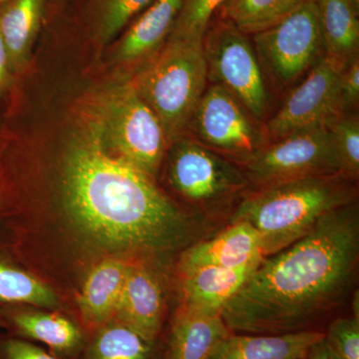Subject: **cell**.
I'll use <instances>...</instances> for the list:
<instances>
[{
    "label": "cell",
    "instance_id": "1",
    "mask_svg": "<svg viewBox=\"0 0 359 359\" xmlns=\"http://www.w3.org/2000/svg\"><path fill=\"white\" fill-rule=\"evenodd\" d=\"M358 263L356 201L327 212L308 235L264 257L222 318L231 332L242 334L309 330L348 299Z\"/></svg>",
    "mask_w": 359,
    "mask_h": 359
},
{
    "label": "cell",
    "instance_id": "2",
    "mask_svg": "<svg viewBox=\"0 0 359 359\" xmlns=\"http://www.w3.org/2000/svg\"><path fill=\"white\" fill-rule=\"evenodd\" d=\"M62 194L73 223L98 244L159 254L187 249L201 235L196 219L154 178L109 152L88 122L66 154Z\"/></svg>",
    "mask_w": 359,
    "mask_h": 359
},
{
    "label": "cell",
    "instance_id": "3",
    "mask_svg": "<svg viewBox=\"0 0 359 359\" xmlns=\"http://www.w3.org/2000/svg\"><path fill=\"white\" fill-rule=\"evenodd\" d=\"M358 183L340 175L309 177L248 191L231 217L259 235L264 257L294 244L337 208L356 202Z\"/></svg>",
    "mask_w": 359,
    "mask_h": 359
},
{
    "label": "cell",
    "instance_id": "4",
    "mask_svg": "<svg viewBox=\"0 0 359 359\" xmlns=\"http://www.w3.org/2000/svg\"><path fill=\"white\" fill-rule=\"evenodd\" d=\"M131 77L138 93L159 118L169 145L186 136L209 83L202 43L169 37Z\"/></svg>",
    "mask_w": 359,
    "mask_h": 359
},
{
    "label": "cell",
    "instance_id": "5",
    "mask_svg": "<svg viewBox=\"0 0 359 359\" xmlns=\"http://www.w3.org/2000/svg\"><path fill=\"white\" fill-rule=\"evenodd\" d=\"M88 124L109 152L155 178L169 147L159 118L126 77L104 92Z\"/></svg>",
    "mask_w": 359,
    "mask_h": 359
},
{
    "label": "cell",
    "instance_id": "6",
    "mask_svg": "<svg viewBox=\"0 0 359 359\" xmlns=\"http://www.w3.org/2000/svg\"><path fill=\"white\" fill-rule=\"evenodd\" d=\"M208 81L226 89L257 121H266L271 95L249 35L229 21L212 20L202 40Z\"/></svg>",
    "mask_w": 359,
    "mask_h": 359
},
{
    "label": "cell",
    "instance_id": "7",
    "mask_svg": "<svg viewBox=\"0 0 359 359\" xmlns=\"http://www.w3.org/2000/svg\"><path fill=\"white\" fill-rule=\"evenodd\" d=\"M167 152L170 184L202 212L222 209L249 191L242 168L193 138L180 137Z\"/></svg>",
    "mask_w": 359,
    "mask_h": 359
},
{
    "label": "cell",
    "instance_id": "8",
    "mask_svg": "<svg viewBox=\"0 0 359 359\" xmlns=\"http://www.w3.org/2000/svg\"><path fill=\"white\" fill-rule=\"evenodd\" d=\"M252 45L273 83H294L325 57L316 2L306 0L275 25L252 35Z\"/></svg>",
    "mask_w": 359,
    "mask_h": 359
},
{
    "label": "cell",
    "instance_id": "9",
    "mask_svg": "<svg viewBox=\"0 0 359 359\" xmlns=\"http://www.w3.org/2000/svg\"><path fill=\"white\" fill-rule=\"evenodd\" d=\"M261 124L226 89L210 84L188 131L194 140L242 166L269 143Z\"/></svg>",
    "mask_w": 359,
    "mask_h": 359
},
{
    "label": "cell",
    "instance_id": "10",
    "mask_svg": "<svg viewBox=\"0 0 359 359\" xmlns=\"http://www.w3.org/2000/svg\"><path fill=\"white\" fill-rule=\"evenodd\" d=\"M240 167L249 191L292 180L339 175L330 129L302 132L269 142Z\"/></svg>",
    "mask_w": 359,
    "mask_h": 359
},
{
    "label": "cell",
    "instance_id": "11",
    "mask_svg": "<svg viewBox=\"0 0 359 359\" xmlns=\"http://www.w3.org/2000/svg\"><path fill=\"white\" fill-rule=\"evenodd\" d=\"M344 67L325 56L264 125L269 142L313 130L330 129L344 114L340 79Z\"/></svg>",
    "mask_w": 359,
    "mask_h": 359
},
{
    "label": "cell",
    "instance_id": "12",
    "mask_svg": "<svg viewBox=\"0 0 359 359\" xmlns=\"http://www.w3.org/2000/svg\"><path fill=\"white\" fill-rule=\"evenodd\" d=\"M264 259L257 231L245 222H233L216 237L198 241L182 252L179 273L202 266H257Z\"/></svg>",
    "mask_w": 359,
    "mask_h": 359
},
{
    "label": "cell",
    "instance_id": "13",
    "mask_svg": "<svg viewBox=\"0 0 359 359\" xmlns=\"http://www.w3.org/2000/svg\"><path fill=\"white\" fill-rule=\"evenodd\" d=\"M162 287L154 273L142 266H130L114 316L144 339L154 344L163 325Z\"/></svg>",
    "mask_w": 359,
    "mask_h": 359
},
{
    "label": "cell",
    "instance_id": "14",
    "mask_svg": "<svg viewBox=\"0 0 359 359\" xmlns=\"http://www.w3.org/2000/svg\"><path fill=\"white\" fill-rule=\"evenodd\" d=\"M231 334L222 314L203 313L181 304L170 330L166 359H209Z\"/></svg>",
    "mask_w": 359,
    "mask_h": 359
},
{
    "label": "cell",
    "instance_id": "15",
    "mask_svg": "<svg viewBox=\"0 0 359 359\" xmlns=\"http://www.w3.org/2000/svg\"><path fill=\"white\" fill-rule=\"evenodd\" d=\"M184 0H154L127 32L116 49V58L136 68L159 50L173 30Z\"/></svg>",
    "mask_w": 359,
    "mask_h": 359
},
{
    "label": "cell",
    "instance_id": "16",
    "mask_svg": "<svg viewBox=\"0 0 359 359\" xmlns=\"http://www.w3.org/2000/svg\"><path fill=\"white\" fill-rule=\"evenodd\" d=\"M325 334L309 330L280 334L229 335L209 359H306Z\"/></svg>",
    "mask_w": 359,
    "mask_h": 359
},
{
    "label": "cell",
    "instance_id": "17",
    "mask_svg": "<svg viewBox=\"0 0 359 359\" xmlns=\"http://www.w3.org/2000/svg\"><path fill=\"white\" fill-rule=\"evenodd\" d=\"M257 266H202L180 273L182 304L203 313L222 314L226 304L244 285Z\"/></svg>",
    "mask_w": 359,
    "mask_h": 359
},
{
    "label": "cell",
    "instance_id": "18",
    "mask_svg": "<svg viewBox=\"0 0 359 359\" xmlns=\"http://www.w3.org/2000/svg\"><path fill=\"white\" fill-rule=\"evenodd\" d=\"M325 56L346 67L359 57V0H316Z\"/></svg>",
    "mask_w": 359,
    "mask_h": 359
},
{
    "label": "cell",
    "instance_id": "19",
    "mask_svg": "<svg viewBox=\"0 0 359 359\" xmlns=\"http://www.w3.org/2000/svg\"><path fill=\"white\" fill-rule=\"evenodd\" d=\"M129 266L118 259H107L90 273L78 299L88 327H102L114 316Z\"/></svg>",
    "mask_w": 359,
    "mask_h": 359
},
{
    "label": "cell",
    "instance_id": "20",
    "mask_svg": "<svg viewBox=\"0 0 359 359\" xmlns=\"http://www.w3.org/2000/svg\"><path fill=\"white\" fill-rule=\"evenodd\" d=\"M7 325L23 339L42 342L55 354L72 355L79 353L84 335L72 320L59 314L18 311L6 316Z\"/></svg>",
    "mask_w": 359,
    "mask_h": 359
},
{
    "label": "cell",
    "instance_id": "21",
    "mask_svg": "<svg viewBox=\"0 0 359 359\" xmlns=\"http://www.w3.org/2000/svg\"><path fill=\"white\" fill-rule=\"evenodd\" d=\"M43 4L44 0H8L0 13V33L13 73L22 70L29 61Z\"/></svg>",
    "mask_w": 359,
    "mask_h": 359
},
{
    "label": "cell",
    "instance_id": "22",
    "mask_svg": "<svg viewBox=\"0 0 359 359\" xmlns=\"http://www.w3.org/2000/svg\"><path fill=\"white\" fill-rule=\"evenodd\" d=\"M306 0H226L216 18L229 21L247 35L268 29Z\"/></svg>",
    "mask_w": 359,
    "mask_h": 359
},
{
    "label": "cell",
    "instance_id": "23",
    "mask_svg": "<svg viewBox=\"0 0 359 359\" xmlns=\"http://www.w3.org/2000/svg\"><path fill=\"white\" fill-rule=\"evenodd\" d=\"M153 344L116 320L97 330L84 359H150Z\"/></svg>",
    "mask_w": 359,
    "mask_h": 359
},
{
    "label": "cell",
    "instance_id": "24",
    "mask_svg": "<svg viewBox=\"0 0 359 359\" xmlns=\"http://www.w3.org/2000/svg\"><path fill=\"white\" fill-rule=\"evenodd\" d=\"M0 302L52 308L57 304V297L29 273L0 262Z\"/></svg>",
    "mask_w": 359,
    "mask_h": 359
},
{
    "label": "cell",
    "instance_id": "25",
    "mask_svg": "<svg viewBox=\"0 0 359 359\" xmlns=\"http://www.w3.org/2000/svg\"><path fill=\"white\" fill-rule=\"evenodd\" d=\"M339 175L358 183L359 178L358 112L346 113L330 126Z\"/></svg>",
    "mask_w": 359,
    "mask_h": 359
},
{
    "label": "cell",
    "instance_id": "26",
    "mask_svg": "<svg viewBox=\"0 0 359 359\" xmlns=\"http://www.w3.org/2000/svg\"><path fill=\"white\" fill-rule=\"evenodd\" d=\"M226 0H184L170 37L202 43L212 18Z\"/></svg>",
    "mask_w": 359,
    "mask_h": 359
},
{
    "label": "cell",
    "instance_id": "27",
    "mask_svg": "<svg viewBox=\"0 0 359 359\" xmlns=\"http://www.w3.org/2000/svg\"><path fill=\"white\" fill-rule=\"evenodd\" d=\"M154 0H101L98 11V39L109 43L136 14Z\"/></svg>",
    "mask_w": 359,
    "mask_h": 359
},
{
    "label": "cell",
    "instance_id": "28",
    "mask_svg": "<svg viewBox=\"0 0 359 359\" xmlns=\"http://www.w3.org/2000/svg\"><path fill=\"white\" fill-rule=\"evenodd\" d=\"M325 339L339 359H359V318L346 316L332 321Z\"/></svg>",
    "mask_w": 359,
    "mask_h": 359
},
{
    "label": "cell",
    "instance_id": "29",
    "mask_svg": "<svg viewBox=\"0 0 359 359\" xmlns=\"http://www.w3.org/2000/svg\"><path fill=\"white\" fill-rule=\"evenodd\" d=\"M0 359H59L16 337H0Z\"/></svg>",
    "mask_w": 359,
    "mask_h": 359
},
{
    "label": "cell",
    "instance_id": "30",
    "mask_svg": "<svg viewBox=\"0 0 359 359\" xmlns=\"http://www.w3.org/2000/svg\"><path fill=\"white\" fill-rule=\"evenodd\" d=\"M340 99L346 113L358 112L359 105V57L354 59L342 71Z\"/></svg>",
    "mask_w": 359,
    "mask_h": 359
},
{
    "label": "cell",
    "instance_id": "31",
    "mask_svg": "<svg viewBox=\"0 0 359 359\" xmlns=\"http://www.w3.org/2000/svg\"><path fill=\"white\" fill-rule=\"evenodd\" d=\"M13 73L8 51L0 33V94L8 88Z\"/></svg>",
    "mask_w": 359,
    "mask_h": 359
},
{
    "label": "cell",
    "instance_id": "32",
    "mask_svg": "<svg viewBox=\"0 0 359 359\" xmlns=\"http://www.w3.org/2000/svg\"><path fill=\"white\" fill-rule=\"evenodd\" d=\"M306 359H339L337 354L332 351L325 339H321L314 344L309 351L308 358Z\"/></svg>",
    "mask_w": 359,
    "mask_h": 359
},
{
    "label": "cell",
    "instance_id": "33",
    "mask_svg": "<svg viewBox=\"0 0 359 359\" xmlns=\"http://www.w3.org/2000/svg\"><path fill=\"white\" fill-rule=\"evenodd\" d=\"M8 0H0V6H4Z\"/></svg>",
    "mask_w": 359,
    "mask_h": 359
},
{
    "label": "cell",
    "instance_id": "34",
    "mask_svg": "<svg viewBox=\"0 0 359 359\" xmlns=\"http://www.w3.org/2000/svg\"><path fill=\"white\" fill-rule=\"evenodd\" d=\"M309 1H313V2H316V0H309Z\"/></svg>",
    "mask_w": 359,
    "mask_h": 359
}]
</instances>
